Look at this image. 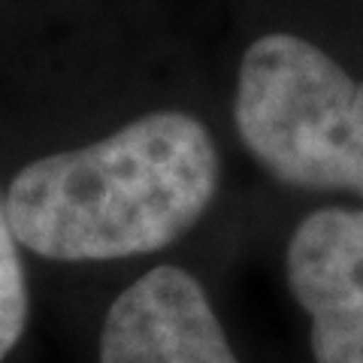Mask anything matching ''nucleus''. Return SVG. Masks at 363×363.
<instances>
[{
    "label": "nucleus",
    "instance_id": "1",
    "mask_svg": "<svg viewBox=\"0 0 363 363\" xmlns=\"http://www.w3.org/2000/svg\"><path fill=\"white\" fill-rule=\"evenodd\" d=\"M218 182L221 157L206 124L182 109H155L25 164L4 203L25 252L104 264L179 242L212 206Z\"/></svg>",
    "mask_w": 363,
    "mask_h": 363
},
{
    "label": "nucleus",
    "instance_id": "2",
    "mask_svg": "<svg viewBox=\"0 0 363 363\" xmlns=\"http://www.w3.org/2000/svg\"><path fill=\"white\" fill-rule=\"evenodd\" d=\"M233 121L248 155L276 182L363 200V79L297 33L245 49Z\"/></svg>",
    "mask_w": 363,
    "mask_h": 363
},
{
    "label": "nucleus",
    "instance_id": "3",
    "mask_svg": "<svg viewBox=\"0 0 363 363\" xmlns=\"http://www.w3.org/2000/svg\"><path fill=\"white\" fill-rule=\"evenodd\" d=\"M285 276L315 363H363V209L324 206L294 227Z\"/></svg>",
    "mask_w": 363,
    "mask_h": 363
},
{
    "label": "nucleus",
    "instance_id": "4",
    "mask_svg": "<svg viewBox=\"0 0 363 363\" xmlns=\"http://www.w3.org/2000/svg\"><path fill=\"white\" fill-rule=\"evenodd\" d=\"M100 363H240L197 276L155 267L104 318Z\"/></svg>",
    "mask_w": 363,
    "mask_h": 363
},
{
    "label": "nucleus",
    "instance_id": "5",
    "mask_svg": "<svg viewBox=\"0 0 363 363\" xmlns=\"http://www.w3.org/2000/svg\"><path fill=\"white\" fill-rule=\"evenodd\" d=\"M30 297H28V276L21 260V242L9 224L4 191H0V363L21 342L28 327Z\"/></svg>",
    "mask_w": 363,
    "mask_h": 363
}]
</instances>
